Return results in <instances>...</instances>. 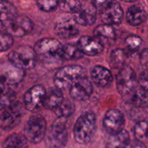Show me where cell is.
<instances>
[{
	"mask_svg": "<svg viewBox=\"0 0 148 148\" xmlns=\"http://www.w3.org/2000/svg\"><path fill=\"white\" fill-rule=\"evenodd\" d=\"M96 131V117L92 111H85L77 119L73 134L75 141L81 145L90 143Z\"/></svg>",
	"mask_w": 148,
	"mask_h": 148,
	"instance_id": "1",
	"label": "cell"
},
{
	"mask_svg": "<svg viewBox=\"0 0 148 148\" xmlns=\"http://www.w3.org/2000/svg\"><path fill=\"white\" fill-rule=\"evenodd\" d=\"M62 44L56 38H44L38 40L33 49L37 59L46 64H57L61 62L59 52Z\"/></svg>",
	"mask_w": 148,
	"mask_h": 148,
	"instance_id": "2",
	"label": "cell"
},
{
	"mask_svg": "<svg viewBox=\"0 0 148 148\" xmlns=\"http://www.w3.org/2000/svg\"><path fill=\"white\" fill-rule=\"evenodd\" d=\"M8 59L10 63L24 71L34 68L37 62V56L34 49L27 45L16 48L9 53Z\"/></svg>",
	"mask_w": 148,
	"mask_h": 148,
	"instance_id": "3",
	"label": "cell"
},
{
	"mask_svg": "<svg viewBox=\"0 0 148 148\" xmlns=\"http://www.w3.org/2000/svg\"><path fill=\"white\" fill-rule=\"evenodd\" d=\"M45 143L49 148H64L68 141V128L66 119L58 118L49 129Z\"/></svg>",
	"mask_w": 148,
	"mask_h": 148,
	"instance_id": "4",
	"label": "cell"
},
{
	"mask_svg": "<svg viewBox=\"0 0 148 148\" xmlns=\"http://www.w3.org/2000/svg\"><path fill=\"white\" fill-rule=\"evenodd\" d=\"M116 82L119 92L125 101L130 98L138 85L135 72L128 65H124L119 69Z\"/></svg>",
	"mask_w": 148,
	"mask_h": 148,
	"instance_id": "5",
	"label": "cell"
},
{
	"mask_svg": "<svg viewBox=\"0 0 148 148\" xmlns=\"http://www.w3.org/2000/svg\"><path fill=\"white\" fill-rule=\"evenodd\" d=\"M84 75L83 68L79 65H66L56 71L53 83L56 89L62 91L69 88L75 79Z\"/></svg>",
	"mask_w": 148,
	"mask_h": 148,
	"instance_id": "6",
	"label": "cell"
},
{
	"mask_svg": "<svg viewBox=\"0 0 148 148\" xmlns=\"http://www.w3.org/2000/svg\"><path fill=\"white\" fill-rule=\"evenodd\" d=\"M46 134V119L40 115L32 116L25 125L23 135L33 144L40 143Z\"/></svg>",
	"mask_w": 148,
	"mask_h": 148,
	"instance_id": "7",
	"label": "cell"
},
{
	"mask_svg": "<svg viewBox=\"0 0 148 148\" xmlns=\"http://www.w3.org/2000/svg\"><path fill=\"white\" fill-rule=\"evenodd\" d=\"M100 8V15L103 24L113 26L121 23L124 18V10L119 3L114 1H105Z\"/></svg>",
	"mask_w": 148,
	"mask_h": 148,
	"instance_id": "8",
	"label": "cell"
},
{
	"mask_svg": "<svg viewBox=\"0 0 148 148\" xmlns=\"http://www.w3.org/2000/svg\"><path fill=\"white\" fill-rule=\"evenodd\" d=\"M0 128L4 131H10L20 123L23 116V108L20 103H14L8 108L1 110Z\"/></svg>",
	"mask_w": 148,
	"mask_h": 148,
	"instance_id": "9",
	"label": "cell"
},
{
	"mask_svg": "<svg viewBox=\"0 0 148 148\" xmlns=\"http://www.w3.org/2000/svg\"><path fill=\"white\" fill-rule=\"evenodd\" d=\"M125 118L121 111L116 108H111L106 113L103 120V126L110 135L116 134L124 130Z\"/></svg>",
	"mask_w": 148,
	"mask_h": 148,
	"instance_id": "10",
	"label": "cell"
},
{
	"mask_svg": "<svg viewBox=\"0 0 148 148\" xmlns=\"http://www.w3.org/2000/svg\"><path fill=\"white\" fill-rule=\"evenodd\" d=\"M69 89L71 98L77 101L88 100L92 95L93 90L90 80L84 75L75 79Z\"/></svg>",
	"mask_w": 148,
	"mask_h": 148,
	"instance_id": "11",
	"label": "cell"
},
{
	"mask_svg": "<svg viewBox=\"0 0 148 148\" xmlns=\"http://www.w3.org/2000/svg\"><path fill=\"white\" fill-rule=\"evenodd\" d=\"M25 76V71L19 69L10 62L0 64V81L12 86L20 83Z\"/></svg>",
	"mask_w": 148,
	"mask_h": 148,
	"instance_id": "12",
	"label": "cell"
},
{
	"mask_svg": "<svg viewBox=\"0 0 148 148\" xmlns=\"http://www.w3.org/2000/svg\"><path fill=\"white\" fill-rule=\"evenodd\" d=\"M46 93V89L41 85L31 87L26 91L24 95L25 107L30 112H36L43 105V101Z\"/></svg>",
	"mask_w": 148,
	"mask_h": 148,
	"instance_id": "13",
	"label": "cell"
},
{
	"mask_svg": "<svg viewBox=\"0 0 148 148\" xmlns=\"http://www.w3.org/2000/svg\"><path fill=\"white\" fill-rule=\"evenodd\" d=\"M76 46L82 54L89 56H98L104 49L103 44L99 38L90 36H81Z\"/></svg>",
	"mask_w": 148,
	"mask_h": 148,
	"instance_id": "14",
	"label": "cell"
},
{
	"mask_svg": "<svg viewBox=\"0 0 148 148\" xmlns=\"http://www.w3.org/2000/svg\"><path fill=\"white\" fill-rule=\"evenodd\" d=\"M33 29V21L26 15H17L7 30L6 33L15 37L27 36Z\"/></svg>",
	"mask_w": 148,
	"mask_h": 148,
	"instance_id": "15",
	"label": "cell"
},
{
	"mask_svg": "<svg viewBox=\"0 0 148 148\" xmlns=\"http://www.w3.org/2000/svg\"><path fill=\"white\" fill-rule=\"evenodd\" d=\"M17 15V10L14 4L0 0V32L6 33Z\"/></svg>",
	"mask_w": 148,
	"mask_h": 148,
	"instance_id": "16",
	"label": "cell"
},
{
	"mask_svg": "<svg viewBox=\"0 0 148 148\" xmlns=\"http://www.w3.org/2000/svg\"><path fill=\"white\" fill-rule=\"evenodd\" d=\"M96 8L92 2L82 4L80 9L74 14V21L82 26H90L94 24L96 20Z\"/></svg>",
	"mask_w": 148,
	"mask_h": 148,
	"instance_id": "17",
	"label": "cell"
},
{
	"mask_svg": "<svg viewBox=\"0 0 148 148\" xmlns=\"http://www.w3.org/2000/svg\"><path fill=\"white\" fill-rule=\"evenodd\" d=\"M91 79L99 88H106L113 82V76L109 69L101 65H96L91 69Z\"/></svg>",
	"mask_w": 148,
	"mask_h": 148,
	"instance_id": "18",
	"label": "cell"
},
{
	"mask_svg": "<svg viewBox=\"0 0 148 148\" xmlns=\"http://www.w3.org/2000/svg\"><path fill=\"white\" fill-rule=\"evenodd\" d=\"M55 33L61 38L69 39L76 37L79 34V30L75 21L66 20L56 23Z\"/></svg>",
	"mask_w": 148,
	"mask_h": 148,
	"instance_id": "19",
	"label": "cell"
},
{
	"mask_svg": "<svg viewBox=\"0 0 148 148\" xmlns=\"http://www.w3.org/2000/svg\"><path fill=\"white\" fill-rule=\"evenodd\" d=\"M126 19L129 24L131 25H140L147 19V12L145 9L140 4H134L131 6L127 10Z\"/></svg>",
	"mask_w": 148,
	"mask_h": 148,
	"instance_id": "20",
	"label": "cell"
},
{
	"mask_svg": "<svg viewBox=\"0 0 148 148\" xmlns=\"http://www.w3.org/2000/svg\"><path fill=\"white\" fill-rule=\"evenodd\" d=\"M130 136L124 129L116 134L110 135L106 142V148H125L130 143Z\"/></svg>",
	"mask_w": 148,
	"mask_h": 148,
	"instance_id": "21",
	"label": "cell"
},
{
	"mask_svg": "<svg viewBox=\"0 0 148 148\" xmlns=\"http://www.w3.org/2000/svg\"><path fill=\"white\" fill-rule=\"evenodd\" d=\"M11 86L0 81V109L8 108L15 103L16 95Z\"/></svg>",
	"mask_w": 148,
	"mask_h": 148,
	"instance_id": "22",
	"label": "cell"
},
{
	"mask_svg": "<svg viewBox=\"0 0 148 148\" xmlns=\"http://www.w3.org/2000/svg\"><path fill=\"white\" fill-rule=\"evenodd\" d=\"M64 100L63 93L58 89H52L45 95L42 106L48 110H54Z\"/></svg>",
	"mask_w": 148,
	"mask_h": 148,
	"instance_id": "23",
	"label": "cell"
},
{
	"mask_svg": "<svg viewBox=\"0 0 148 148\" xmlns=\"http://www.w3.org/2000/svg\"><path fill=\"white\" fill-rule=\"evenodd\" d=\"M147 91L145 90L137 85L135 90L126 101L138 108H143V107L146 108L147 106Z\"/></svg>",
	"mask_w": 148,
	"mask_h": 148,
	"instance_id": "24",
	"label": "cell"
},
{
	"mask_svg": "<svg viewBox=\"0 0 148 148\" xmlns=\"http://www.w3.org/2000/svg\"><path fill=\"white\" fill-rule=\"evenodd\" d=\"M3 148H28L27 140L23 134L14 133L6 139Z\"/></svg>",
	"mask_w": 148,
	"mask_h": 148,
	"instance_id": "25",
	"label": "cell"
},
{
	"mask_svg": "<svg viewBox=\"0 0 148 148\" xmlns=\"http://www.w3.org/2000/svg\"><path fill=\"white\" fill-rule=\"evenodd\" d=\"M82 54L79 51L77 46L72 44L62 45L59 52V57L61 60L71 61L80 59Z\"/></svg>",
	"mask_w": 148,
	"mask_h": 148,
	"instance_id": "26",
	"label": "cell"
},
{
	"mask_svg": "<svg viewBox=\"0 0 148 148\" xmlns=\"http://www.w3.org/2000/svg\"><path fill=\"white\" fill-rule=\"evenodd\" d=\"M75 111V106L72 101L69 99H64L53 110L58 118L66 119L71 116Z\"/></svg>",
	"mask_w": 148,
	"mask_h": 148,
	"instance_id": "27",
	"label": "cell"
},
{
	"mask_svg": "<svg viewBox=\"0 0 148 148\" xmlns=\"http://www.w3.org/2000/svg\"><path fill=\"white\" fill-rule=\"evenodd\" d=\"M95 37H103L108 39H114L116 38V30L111 25L106 24L98 25L94 30Z\"/></svg>",
	"mask_w": 148,
	"mask_h": 148,
	"instance_id": "28",
	"label": "cell"
},
{
	"mask_svg": "<svg viewBox=\"0 0 148 148\" xmlns=\"http://www.w3.org/2000/svg\"><path fill=\"white\" fill-rule=\"evenodd\" d=\"M125 52L122 49H115L113 51L110 59V66L113 69H121L125 62Z\"/></svg>",
	"mask_w": 148,
	"mask_h": 148,
	"instance_id": "29",
	"label": "cell"
},
{
	"mask_svg": "<svg viewBox=\"0 0 148 148\" xmlns=\"http://www.w3.org/2000/svg\"><path fill=\"white\" fill-rule=\"evenodd\" d=\"M147 119L142 120V121H138L136 124L134 128V134L136 139H137L136 140L141 142L143 143H144V142H146L147 139Z\"/></svg>",
	"mask_w": 148,
	"mask_h": 148,
	"instance_id": "30",
	"label": "cell"
},
{
	"mask_svg": "<svg viewBox=\"0 0 148 148\" xmlns=\"http://www.w3.org/2000/svg\"><path fill=\"white\" fill-rule=\"evenodd\" d=\"M61 10L64 12L75 13L80 9L82 2L79 1H62L59 2Z\"/></svg>",
	"mask_w": 148,
	"mask_h": 148,
	"instance_id": "31",
	"label": "cell"
},
{
	"mask_svg": "<svg viewBox=\"0 0 148 148\" xmlns=\"http://www.w3.org/2000/svg\"><path fill=\"white\" fill-rule=\"evenodd\" d=\"M125 43L131 51H137L143 43V39L137 35H130L125 38Z\"/></svg>",
	"mask_w": 148,
	"mask_h": 148,
	"instance_id": "32",
	"label": "cell"
},
{
	"mask_svg": "<svg viewBox=\"0 0 148 148\" xmlns=\"http://www.w3.org/2000/svg\"><path fill=\"white\" fill-rule=\"evenodd\" d=\"M14 40L13 38L7 33L0 32V52L9 50L12 46Z\"/></svg>",
	"mask_w": 148,
	"mask_h": 148,
	"instance_id": "33",
	"label": "cell"
},
{
	"mask_svg": "<svg viewBox=\"0 0 148 148\" xmlns=\"http://www.w3.org/2000/svg\"><path fill=\"white\" fill-rule=\"evenodd\" d=\"M59 1L55 0H40L37 1V5L38 7L42 11L49 12L57 8L59 6Z\"/></svg>",
	"mask_w": 148,
	"mask_h": 148,
	"instance_id": "34",
	"label": "cell"
},
{
	"mask_svg": "<svg viewBox=\"0 0 148 148\" xmlns=\"http://www.w3.org/2000/svg\"><path fill=\"white\" fill-rule=\"evenodd\" d=\"M147 69H145V70L143 71V72L140 74V77H139L138 82H137V85H138L139 87L143 88V90L147 91Z\"/></svg>",
	"mask_w": 148,
	"mask_h": 148,
	"instance_id": "35",
	"label": "cell"
},
{
	"mask_svg": "<svg viewBox=\"0 0 148 148\" xmlns=\"http://www.w3.org/2000/svg\"><path fill=\"white\" fill-rule=\"evenodd\" d=\"M125 148H147V147L145 143L137 141V140H133V141H130L128 145Z\"/></svg>",
	"mask_w": 148,
	"mask_h": 148,
	"instance_id": "36",
	"label": "cell"
},
{
	"mask_svg": "<svg viewBox=\"0 0 148 148\" xmlns=\"http://www.w3.org/2000/svg\"><path fill=\"white\" fill-rule=\"evenodd\" d=\"M148 56H147V49H145L144 50L142 51L141 54H140V62H141L143 66H146L147 67V62H148Z\"/></svg>",
	"mask_w": 148,
	"mask_h": 148,
	"instance_id": "37",
	"label": "cell"
}]
</instances>
